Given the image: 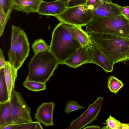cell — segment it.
<instances>
[{
    "label": "cell",
    "instance_id": "6da1fadb",
    "mask_svg": "<svg viewBox=\"0 0 129 129\" xmlns=\"http://www.w3.org/2000/svg\"><path fill=\"white\" fill-rule=\"evenodd\" d=\"M73 25L60 22L52 34L49 51L61 64L82 46L76 38Z\"/></svg>",
    "mask_w": 129,
    "mask_h": 129
},
{
    "label": "cell",
    "instance_id": "7a4b0ae2",
    "mask_svg": "<svg viewBox=\"0 0 129 129\" xmlns=\"http://www.w3.org/2000/svg\"><path fill=\"white\" fill-rule=\"evenodd\" d=\"M89 33L90 39L112 63L129 60V38L109 34Z\"/></svg>",
    "mask_w": 129,
    "mask_h": 129
},
{
    "label": "cell",
    "instance_id": "3957f363",
    "mask_svg": "<svg viewBox=\"0 0 129 129\" xmlns=\"http://www.w3.org/2000/svg\"><path fill=\"white\" fill-rule=\"evenodd\" d=\"M61 63L50 51L35 54L28 64L26 80L46 83Z\"/></svg>",
    "mask_w": 129,
    "mask_h": 129
},
{
    "label": "cell",
    "instance_id": "277c9868",
    "mask_svg": "<svg viewBox=\"0 0 129 129\" xmlns=\"http://www.w3.org/2000/svg\"><path fill=\"white\" fill-rule=\"evenodd\" d=\"M88 33L109 34L129 38V20L122 14L93 19L85 26Z\"/></svg>",
    "mask_w": 129,
    "mask_h": 129
},
{
    "label": "cell",
    "instance_id": "5b68a950",
    "mask_svg": "<svg viewBox=\"0 0 129 129\" xmlns=\"http://www.w3.org/2000/svg\"><path fill=\"white\" fill-rule=\"evenodd\" d=\"M93 6L82 5L67 8L61 14L55 16L60 22L85 26L93 19Z\"/></svg>",
    "mask_w": 129,
    "mask_h": 129
},
{
    "label": "cell",
    "instance_id": "8992f818",
    "mask_svg": "<svg viewBox=\"0 0 129 129\" xmlns=\"http://www.w3.org/2000/svg\"><path fill=\"white\" fill-rule=\"evenodd\" d=\"M10 100L13 124H19L33 121L30 115V109L20 92L13 89Z\"/></svg>",
    "mask_w": 129,
    "mask_h": 129
},
{
    "label": "cell",
    "instance_id": "52a82bcc",
    "mask_svg": "<svg viewBox=\"0 0 129 129\" xmlns=\"http://www.w3.org/2000/svg\"><path fill=\"white\" fill-rule=\"evenodd\" d=\"M104 98L100 97L89 105L86 110L82 114L72 121L69 129H81L96 120L101 109Z\"/></svg>",
    "mask_w": 129,
    "mask_h": 129
},
{
    "label": "cell",
    "instance_id": "ba28073f",
    "mask_svg": "<svg viewBox=\"0 0 129 129\" xmlns=\"http://www.w3.org/2000/svg\"><path fill=\"white\" fill-rule=\"evenodd\" d=\"M88 46L91 55L90 63L100 66L106 72H112L114 64L110 61L98 46L90 39Z\"/></svg>",
    "mask_w": 129,
    "mask_h": 129
},
{
    "label": "cell",
    "instance_id": "9c48e42d",
    "mask_svg": "<svg viewBox=\"0 0 129 129\" xmlns=\"http://www.w3.org/2000/svg\"><path fill=\"white\" fill-rule=\"evenodd\" d=\"M120 7L118 4L112 2L101 1L93 6L92 9L93 19L119 16L121 14Z\"/></svg>",
    "mask_w": 129,
    "mask_h": 129
},
{
    "label": "cell",
    "instance_id": "30bf717a",
    "mask_svg": "<svg viewBox=\"0 0 129 129\" xmlns=\"http://www.w3.org/2000/svg\"><path fill=\"white\" fill-rule=\"evenodd\" d=\"M27 35L23 30L22 29L19 36L13 65L17 70L28 56L30 50Z\"/></svg>",
    "mask_w": 129,
    "mask_h": 129
},
{
    "label": "cell",
    "instance_id": "8fae6325",
    "mask_svg": "<svg viewBox=\"0 0 129 129\" xmlns=\"http://www.w3.org/2000/svg\"><path fill=\"white\" fill-rule=\"evenodd\" d=\"M91 60V55L88 44L78 49L73 54L63 62V64L76 69L83 64L90 63Z\"/></svg>",
    "mask_w": 129,
    "mask_h": 129
},
{
    "label": "cell",
    "instance_id": "7c38bea8",
    "mask_svg": "<svg viewBox=\"0 0 129 129\" xmlns=\"http://www.w3.org/2000/svg\"><path fill=\"white\" fill-rule=\"evenodd\" d=\"M67 8L62 0L50 2L43 1L40 5L37 13L40 15L55 17L61 14Z\"/></svg>",
    "mask_w": 129,
    "mask_h": 129
},
{
    "label": "cell",
    "instance_id": "4fadbf2b",
    "mask_svg": "<svg viewBox=\"0 0 129 129\" xmlns=\"http://www.w3.org/2000/svg\"><path fill=\"white\" fill-rule=\"evenodd\" d=\"M55 105L53 102L43 103L37 110L35 119L46 126L54 125L53 116Z\"/></svg>",
    "mask_w": 129,
    "mask_h": 129
},
{
    "label": "cell",
    "instance_id": "5bb4252c",
    "mask_svg": "<svg viewBox=\"0 0 129 129\" xmlns=\"http://www.w3.org/2000/svg\"><path fill=\"white\" fill-rule=\"evenodd\" d=\"M43 0H13V8L27 14L37 13L39 6Z\"/></svg>",
    "mask_w": 129,
    "mask_h": 129
},
{
    "label": "cell",
    "instance_id": "9a60e30c",
    "mask_svg": "<svg viewBox=\"0 0 129 129\" xmlns=\"http://www.w3.org/2000/svg\"><path fill=\"white\" fill-rule=\"evenodd\" d=\"M5 77L7 86L9 99L10 100L13 90L14 89L15 80L17 76V70L9 61H6L4 68Z\"/></svg>",
    "mask_w": 129,
    "mask_h": 129
},
{
    "label": "cell",
    "instance_id": "2e32d148",
    "mask_svg": "<svg viewBox=\"0 0 129 129\" xmlns=\"http://www.w3.org/2000/svg\"><path fill=\"white\" fill-rule=\"evenodd\" d=\"M13 124L10 102L0 103V129Z\"/></svg>",
    "mask_w": 129,
    "mask_h": 129
},
{
    "label": "cell",
    "instance_id": "e0dca14e",
    "mask_svg": "<svg viewBox=\"0 0 129 129\" xmlns=\"http://www.w3.org/2000/svg\"><path fill=\"white\" fill-rule=\"evenodd\" d=\"M11 29V44L10 49L8 52V55L9 61L13 66L19 36L22 29L19 27L13 25L12 26Z\"/></svg>",
    "mask_w": 129,
    "mask_h": 129
},
{
    "label": "cell",
    "instance_id": "ac0fdd59",
    "mask_svg": "<svg viewBox=\"0 0 129 129\" xmlns=\"http://www.w3.org/2000/svg\"><path fill=\"white\" fill-rule=\"evenodd\" d=\"M8 101V90L5 79L3 68L0 69V103Z\"/></svg>",
    "mask_w": 129,
    "mask_h": 129
},
{
    "label": "cell",
    "instance_id": "d6986e66",
    "mask_svg": "<svg viewBox=\"0 0 129 129\" xmlns=\"http://www.w3.org/2000/svg\"><path fill=\"white\" fill-rule=\"evenodd\" d=\"M81 26L73 25L76 38L82 46L87 45L90 41L88 33L84 31Z\"/></svg>",
    "mask_w": 129,
    "mask_h": 129
},
{
    "label": "cell",
    "instance_id": "ffe728a7",
    "mask_svg": "<svg viewBox=\"0 0 129 129\" xmlns=\"http://www.w3.org/2000/svg\"><path fill=\"white\" fill-rule=\"evenodd\" d=\"M107 80V87L112 92L116 94L124 86V84L121 80L113 75L109 76Z\"/></svg>",
    "mask_w": 129,
    "mask_h": 129
},
{
    "label": "cell",
    "instance_id": "44dd1931",
    "mask_svg": "<svg viewBox=\"0 0 129 129\" xmlns=\"http://www.w3.org/2000/svg\"><path fill=\"white\" fill-rule=\"evenodd\" d=\"M32 48L35 54L49 50L50 46L42 39L36 40L32 45Z\"/></svg>",
    "mask_w": 129,
    "mask_h": 129
},
{
    "label": "cell",
    "instance_id": "7402d4cb",
    "mask_svg": "<svg viewBox=\"0 0 129 129\" xmlns=\"http://www.w3.org/2000/svg\"><path fill=\"white\" fill-rule=\"evenodd\" d=\"M24 86L28 89L38 91L46 89V83L36 81L26 80L23 83Z\"/></svg>",
    "mask_w": 129,
    "mask_h": 129
},
{
    "label": "cell",
    "instance_id": "603a6c76",
    "mask_svg": "<svg viewBox=\"0 0 129 129\" xmlns=\"http://www.w3.org/2000/svg\"><path fill=\"white\" fill-rule=\"evenodd\" d=\"M106 122L103 124H106L105 126H103L102 129H122V123L117 120L110 115L108 118L105 121Z\"/></svg>",
    "mask_w": 129,
    "mask_h": 129
},
{
    "label": "cell",
    "instance_id": "cb8c5ba5",
    "mask_svg": "<svg viewBox=\"0 0 129 129\" xmlns=\"http://www.w3.org/2000/svg\"><path fill=\"white\" fill-rule=\"evenodd\" d=\"M43 129L38 121H33L21 124H14L13 129Z\"/></svg>",
    "mask_w": 129,
    "mask_h": 129
},
{
    "label": "cell",
    "instance_id": "d4e9b609",
    "mask_svg": "<svg viewBox=\"0 0 129 129\" xmlns=\"http://www.w3.org/2000/svg\"><path fill=\"white\" fill-rule=\"evenodd\" d=\"M13 5V0H0V9L6 15H10Z\"/></svg>",
    "mask_w": 129,
    "mask_h": 129
},
{
    "label": "cell",
    "instance_id": "484cf974",
    "mask_svg": "<svg viewBox=\"0 0 129 129\" xmlns=\"http://www.w3.org/2000/svg\"><path fill=\"white\" fill-rule=\"evenodd\" d=\"M84 108L83 106L80 105L78 102L70 101H67L66 103L64 111L66 113L69 114L72 111Z\"/></svg>",
    "mask_w": 129,
    "mask_h": 129
},
{
    "label": "cell",
    "instance_id": "4316f807",
    "mask_svg": "<svg viewBox=\"0 0 129 129\" xmlns=\"http://www.w3.org/2000/svg\"><path fill=\"white\" fill-rule=\"evenodd\" d=\"M10 15H6L0 9V36L3 34L7 23L9 20Z\"/></svg>",
    "mask_w": 129,
    "mask_h": 129
},
{
    "label": "cell",
    "instance_id": "83f0119b",
    "mask_svg": "<svg viewBox=\"0 0 129 129\" xmlns=\"http://www.w3.org/2000/svg\"><path fill=\"white\" fill-rule=\"evenodd\" d=\"M67 8L85 5L87 0H62Z\"/></svg>",
    "mask_w": 129,
    "mask_h": 129
},
{
    "label": "cell",
    "instance_id": "f1b7e54d",
    "mask_svg": "<svg viewBox=\"0 0 129 129\" xmlns=\"http://www.w3.org/2000/svg\"><path fill=\"white\" fill-rule=\"evenodd\" d=\"M121 14L129 20V6L120 7Z\"/></svg>",
    "mask_w": 129,
    "mask_h": 129
},
{
    "label": "cell",
    "instance_id": "f546056e",
    "mask_svg": "<svg viewBox=\"0 0 129 129\" xmlns=\"http://www.w3.org/2000/svg\"><path fill=\"white\" fill-rule=\"evenodd\" d=\"M2 50L0 49V69L4 68L6 63Z\"/></svg>",
    "mask_w": 129,
    "mask_h": 129
},
{
    "label": "cell",
    "instance_id": "4dcf8cb0",
    "mask_svg": "<svg viewBox=\"0 0 129 129\" xmlns=\"http://www.w3.org/2000/svg\"><path fill=\"white\" fill-rule=\"evenodd\" d=\"M101 1V0H87L85 5L88 6H93Z\"/></svg>",
    "mask_w": 129,
    "mask_h": 129
},
{
    "label": "cell",
    "instance_id": "1f68e13d",
    "mask_svg": "<svg viewBox=\"0 0 129 129\" xmlns=\"http://www.w3.org/2000/svg\"><path fill=\"white\" fill-rule=\"evenodd\" d=\"M101 127L97 125H90L84 127L83 128V129H101Z\"/></svg>",
    "mask_w": 129,
    "mask_h": 129
},
{
    "label": "cell",
    "instance_id": "d6a6232c",
    "mask_svg": "<svg viewBox=\"0 0 129 129\" xmlns=\"http://www.w3.org/2000/svg\"><path fill=\"white\" fill-rule=\"evenodd\" d=\"M122 129H129V123H122Z\"/></svg>",
    "mask_w": 129,
    "mask_h": 129
},
{
    "label": "cell",
    "instance_id": "836d02e7",
    "mask_svg": "<svg viewBox=\"0 0 129 129\" xmlns=\"http://www.w3.org/2000/svg\"><path fill=\"white\" fill-rule=\"evenodd\" d=\"M102 2H105L107 3H112L111 0H101Z\"/></svg>",
    "mask_w": 129,
    "mask_h": 129
},
{
    "label": "cell",
    "instance_id": "e575fe53",
    "mask_svg": "<svg viewBox=\"0 0 129 129\" xmlns=\"http://www.w3.org/2000/svg\"><path fill=\"white\" fill-rule=\"evenodd\" d=\"M54 1H57V0H53Z\"/></svg>",
    "mask_w": 129,
    "mask_h": 129
},
{
    "label": "cell",
    "instance_id": "d590c367",
    "mask_svg": "<svg viewBox=\"0 0 129 129\" xmlns=\"http://www.w3.org/2000/svg\"></svg>",
    "mask_w": 129,
    "mask_h": 129
}]
</instances>
